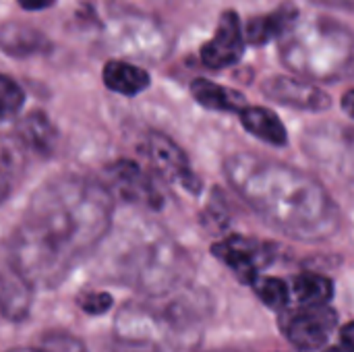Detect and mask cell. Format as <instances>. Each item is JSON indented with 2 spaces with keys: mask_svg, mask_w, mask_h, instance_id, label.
<instances>
[{
  "mask_svg": "<svg viewBox=\"0 0 354 352\" xmlns=\"http://www.w3.org/2000/svg\"><path fill=\"white\" fill-rule=\"evenodd\" d=\"M110 191L77 174L41 185L12 232L10 268L33 284L58 282L110 230Z\"/></svg>",
  "mask_w": 354,
  "mask_h": 352,
  "instance_id": "6da1fadb",
  "label": "cell"
},
{
  "mask_svg": "<svg viewBox=\"0 0 354 352\" xmlns=\"http://www.w3.org/2000/svg\"><path fill=\"white\" fill-rule=\"evenodd\" d=\"M234 191L274 228L288 237L319 241L336 232L340 212L311 174L288 164L234 154L224 162Z\"/></svg>",
  "mask_w": 354,
  "mask_h": 352,
  "instance_id": "7a4b0ae2",
  "label": "cell"
},
{
  "mask_svg": "<svg viewBox=\"0 0 354 352\" xmlns=\"http://www.w3.org/2000/svg\"><path fill=\"white\" fill-rule=\"evenodd\" d=\"M280 60L317 81L348 77L354 73V33L330 17L299 19L282 37Z\"/></svg>",
  "mask_w": 354,
  "mask_h": 352,
  "instance_id": "3957f363",
  "label": "cell"
},
{
  "mask_svg": "<svg viewBox=\"0 0 354 352\" xmlns=\"http://www.w3.org/2000/svg\"><path fill=\"white\" fill-rule=\"evenodd\" d=\"M120 251L118 266L131 280L145 288L168 286L180 276L185 266L180 249L151 224L141 232L133 230L122 234Z\"/></svg>",
  "mask_w": 354,
  "mask_h": 352,
  "instance_id": "277c9868",
  "label": "cell"
},
{
  "mask_svg": "<svg viewBox=\"0 0 354 352\" xmlns=\"http://www.w3.org/2000/svg\"><path fill=\"white\" fill-rule=\"evenodd\" d=\"M106 37L112 48L120 54L143 58V60H160L168 54L166 33L147 17L135 15H118L108 21Z\"/></svg>",
  "mask_w": 354,
  "mask_h": 352,
  "instance_id": "5b68a950",
  "label": "cell"
},
{
  "mask_svg": "<svg viewBox=\"0 0 354 352\" xmlns=\"http://www.w3.org/2000/svg\"><path fill=\"white\" fill-rule=\"evenodd\" d=\"M212 253L234 272V276L245 282V284H253L261 272L272 266L274 257H276V247L257 239H249V237H241V234H232L220 243H216L212 247Z\"/></svg>",
  "mask_w": 354,
  "mask_h": 352,
  "instance_id": "8992f818",
  "label": "cell"
},
{
  "mask_svg": "<svg viewBox=\"0 0 354 352\" xmlns=\"http://www.w3.org/2000/svg\"><path fill=\"white\" fill-rule=\"evenodd\" d=\"M143 154L166 180L176 183L193 195L201 191V180L191 170L187 154L166 135L147 133L143 141Z\"/></svg>",
  "mask_w": 354,
  "mask_h": 352,
  "instance_id": "52a82bcc",
  "label": "cell"
},
{
  "mask_svg": "<svg viewBox=\"0 0 354 352\" xmlns=\"http://www.w3.org/2000/svg\"><path fill=\"white\" fill-rule=\"evenodd\" d=\"M106 174H108L112 189L122 199L143 205V207H149V210H160L164 205L162 191L153 185L151 176L135 162L118 160L108 166Z\"/></svg>",
  "mask_w": 354,
  "mask_h": 352,
  "instance_id": "ba28073f",
  "label": "cell"
},
{
  "mask_svg": "<svg viewBox=\"0 0 354 352\" xmlns=\"http://www.w3.org/2000/svg\"><path fill=\"white\" fill-rule=\"evenodd\" d=\"M245 31L241 19L234 10L222 12L214 37L201 48V62L212 71H222L230 64H236L245 52Z\"/></svg>",
  "mask_w": 354,
  "mask_h": 352,
  "instance_id": "9c48e42d",
  "label": "cell"
},
{
  "mask_svg": "<svg viewBox=\"0 0 354 352\" xmlns=\"http://www.w3.org/2000/svg\"><path fill=\"white\" fill-rule=\"evenodd\" d=\"M336 326L338 313L328 305L299 309V313L286 326V336L299 351H317L326 346Z\"/></svg>",
  "mask_w": 354,
  "mask_h": 352,
  "instance_id": "30bf717a",
  "label": "cell"
},
{
  "mask_svg": "<svg viewBox=\"0 0 354 352\" xmlns=\"http://www.w3.org/2000/svg\"><path fill=\"white\" fill-rule=\"evenodd\" d=\"M261 91L266 98L288 106L297 110H309V112H324L332 106V98L317 85L286 77V75H274L263 81Z\"/></svg>",
  "mask_w": 354,
  "mask_h": 352,
  "instance_id": "8fae6325",
  "label": "cell"
},
{
  "mask_svg": "<svg viewBox=\"0 0 354 352\" xmlns=\"http://www.w3.org/2000/svg\"><path fill=\"white\" fill-rule=\"evenodd\" d=\"M299 17V8L292 2H284L268 15L249 19L245 25V37L251 46H263L276 37H284L295 27Z\"/></svg>",
  "mask_w": 354,
  "mask_h": 352,
  "instance_id": "7c38bea8",
  "label": "cell"
},
{
  "mask_svg": "<svg viewBox=\"0 0 354 352\" xmlns=\"http://www.w3.org/2000/svg\"><path fill=\"white\" fill-rule=\"evenodd\" d=\"M15 135L27 147V151H33L37 156H52L58 141V131L44 112L27 114L15 127Z\"/></svg>",
  "mask_w": 354,
  "mask_h": 352,
  "instance_id": "4fadbf2b",
  "label": "cell"
},
{
  "mask_svg": "<svg viewBox=\"0 0 354 352\" xmlns=\"http://www.w3.org/2000/svg\"><path fill=\"white\" fill-rule=\"evenodd\" d=\"M2 50L8 56H33L52 50V41L37 29L21 23H4L0 31Z\"/></svg>",
  "mask_w": 354,
  "mask_h": 352,
  "instance_id": "5bb4252c",
  "label": "cell"
},
{
  "mask_svg": "<svg viewBox=\"0 0 354 352\" xmlns=\"http://www.w3.org/2000/svg\"><path fill=\"white\" fill-rule=\"evenodd\" d=\"M104 85L120 95H137L149 87L151 77L145 68H139L124 60H108L102 71Z\"/></svg>",
  "mask_w": 354,
  "mask_h": 352,
  "instance_id": "9a60e30c",
  "label": "cell"
},
{
  "mask_svg": "<svg viewBox=\"0 0 354 352\" xmlns=\"http://www.w3.org/2000/svg\"><path fill=\"white\" fill-rule=\"evenodd\" d=\"M191 95L195 102L207 110L218 112H243L247 108V100L241 91L212 83L207 79H195L191 83Z\"/></svg>",
  "mask_w": 354,
  "mask_h": 352,
  "instance_id": "2e32d148",
  "label": "cell"
},
{
  "mask_svg": "<svg viewBox=\"0 0 354 352\" xmlns=\"http://www.w3.org/2000/svg\"><path fill=\"white\" fill-rule=\"evenodd\" d=\"M241 122L251 135H255L257 139H261V141H266L270 145L282 147L288 141V135H286V129H284L282 120L278 118L276 112H272L268 108L247 106L241 112Z\"/></svg>",
  "mask_w": 354,
  "mask_h": 352,
  "instance_id": "e0dca14e",
  "label": "cell"
},
{
  "mask_svg": "<svg viewBox=\"0 0 354 352\" xmlns=\"http://www.w3.org/2000/svg\"><path fill=\"white\" fill-rule=\"evenodd\" d=\"M292 303L299 309L328 305L334 297V282L319 274H299L290 282Z\"/></svg>",
  "mask_w": 354,
  "mask_h": 352,
  "instance_id": "ac0fdd59",
  "label": "cell"
},
{
  "mask_svg": "<svg viewBox=\"0 0 354 352\" xmlns=\"http://www.w3.org/2000/svg\"><path fill=\"white\" fill-rule=\"evenodd\" d=\"M27 147L19 141L15 133H6L2 139V199H6L12 191V187L19 183L23 170H25V158Z\"/></svg>",
  "mask_w": 354,
  "mask_h": 352,
  "instance_id": "d6986e66",
  "label": "cell"
},
{
  "mask_svg": "<svg viewBox=\"0 0 354 352\" xmlns=\"http://www.w3.org/2000/svg\"><path fill=\"white\" fill-rule=\"evenodd\" d=\"M257 293V297L274 311H284L290 303H292V290L290 284L280 280V278H268V276H259L253 284H251Z\"/></svg>",
  "mask_w": 354,
  "mask_h": 352,
  "instance_id": "ffe728a7",
  "label": "cell"
},
{
  "mask_svg": "<svg viewBox=\"0 0 354 352\" xmlns=\"http://www.w3.org/2000/svg\"><path fill=\"white\" fill-rule=\"evenodd\" d=\"M0 100H2V120H10L23 108L25 93L19 87V83L12 81L8 75H4L0 81Z\"/></svg>",
  "mask_w": 354,
  "mask_h": 352,
  "instance_id": "44dd1931",
  "label": "cell"
},
{
  "mask_svg": "<svg viewBox=\"0 0 354 352\" xmlns=\"http://www.w3.org/2000/svg\"><path fill=\"white\" fill-rule=\"evenodd\" d=\"M79 309L87 315H102L112 307V297L108 293H83L79 299Z\"/></svg>",
  "mask_w": 354,
  "mask_h": 352,
  "instance_id": "7402d4cb",
  "label": "cell"
},
{
  "mask_svg": "<svg viewBox=\"0 0 354 352\" xmlns=\"http://www.w3.org/2000/svg\"><path fill=\"white\" fill-rule=\"evenodd\" d=\"M37 352H85V349L77 338L68 334H52L41 342Z\"/></svg>",
  "mask_w": 354,
  "mask_h": 352,
  "instance_id": "603a6c76",
  "label": "cell"
},
{
  "mask_svg": "<svg viewBox=\"0 0 354 352\" xmlns=\"http://www.w3.org/2000/svg\"><path fill=\"white\" fill-rule=\"evenodd\" d=\"M21 8L25 10H41V8H48L52 6L56 0H17Z\"/></svg>",
  "mask_w": 354,
  "mask_h": 352,
  "instance_id": "cb8c5ba5",
  "label": "cell"
},
{
  "mask_svg": "<svg viewBox=\"0 0 354 352\" xmlns=\"http://www.w3.org/2000/svg\"><path fill=\"white\" fill-rule=\"evenodd\" d=\"M340 340H342V344H344V346L354 349V322H351L348 326H344V328H342V332H340Z\"/></svg>",
  "mask_w": 354,
  "mask_h": 352,
  "instance_id": "d4e9b609",
  "label": "cell"
},
{
  "mask_svg": "<svg viewBox=\"0 0 354 352\" xmlns=\"http://www.w3.org/2000/svg\"><path fill=\"white\" fill-rule=\"evenodd\" d=\"M342 110H344L351 118H354V87L353 89H348V91L342 95Z\"/></svg>",
  "mask_w": 354,
  "mask_h": 352,
  "instance_id": "484cf974",
  "label": "cell"
},
{
  "mask_svg": "<svg viewBox=\"0 0 354 352\" xmlns=\"http://www.w3.org/2000/svg\"><path fill=\"white\" fill-rule=\"evenodd\" d=\"M326 352H354V349H348V346H334V349H328Z\"/></svg>",
  "mask_w": 354,
  "mask_h": 352,
  "instance_id": "4316f807",
  "label": "cell"
},
{
  "mask_svg": "<svg viewBox=\"0 0 354 352\" xmlns=\"http://www.w3.org/2000/svg\"><path fill=\"white\" fill-rule=\"evenodd\" d=\"M334 2H338V4H353L354 6V0H334Z\"/></svg>",
  "mask_w": 354,
  "mask_h": 352,
  "instance_id": "83f0119b",
  "label": "cell"
}]
</instances>
